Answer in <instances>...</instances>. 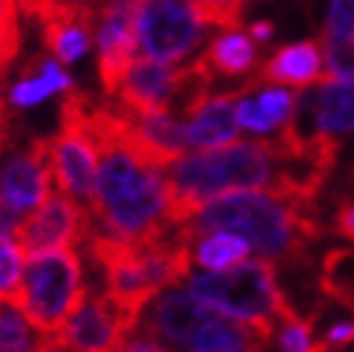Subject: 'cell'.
<instances>
[{"instance_id":"obj_1","label":"cell","mask_w":354,"mask_h":352,"mask_svg":"<svg viewBox=\"0 0 354 352\" xmlns=\"http://www.w3.org/2000/svg\"><path fill=\"white\" fill-rule=\"evenodd\" d=\"M84 121L98 148V173L90 202L93 231L118 243H141L173 225V191L162 165L138 156L115 133L113 104L86 98Z\"/></svg>"},{"instance_id":"obj_2","label":"cell","mask_w":354,"mask_h":352,"mask_svg":"<svg viewBox=\"0 0 354 352\" xmlns=\"http://www.w3.org/2000/svg\"><path fill=\"white\" fill-rule=\"evenodd\" d=\"M182 237L199 231H234L268 263L306 260L323 237L317 208L282 191H227L196 205L176 222Z\"/></svg>"},{"instance_id":"obj_3","label":"cell","mask_w":354,"mask_h":352,"mask_svg":"<svg viewBox=\"0 0 354 352\" xmlns=\"http://www.w3.org/2000/svg\"><path fill=\"white\" fill-rule=\"evenodd\" d=\"M90 252L104 277V292L136 318L153 294L182 283L193 269L185 237L170 225L167 231L141 243H118L101 234H90Z\"/></svg>"},{"instance_id":"obj_4","label":"cell","mask_w":354,"mask_h":352,"mask_svg":"<svg viewBox=\"0 0 354 352\" xmlns=\"http://www.w3.org/2000/svg\"><path fill=\"white\" fill-rule=\"evenodd\" d=\"M185 286L210 309L239 324L254 326L262 335H274L279 324L297 309L282 294L277 272L268 260H242L225 272L190 269Z\"/></svg>"},{"instance_id":"obj_5","label":"cell","mask_w":354,"mask_h":352,"mask_svg":"<svg viewBox=\"0 0 354 352\" xmlns=\"http://www.w3.org/2000/svg\"><path fill=\"white\" fill-rule=\"evenodd\" d=\"M84 294V257L78 245H64V249L26 257L21 283L9 294V301L26 315V321L41 335H52L81 303Z\"/></svg>"},{"instance_id":"obj_6","label":"cell","mask_w":354,"mask_h":352,"mask_svg":"<svg viewBox=\"0 0 354 352\" xmlns=\"http://www.w3.org/2000/svg\"><path fill=\"white\" fill-rule=\"evenodd\" d=\"M207 38L196 0H136V44L141 55L176 67Z\"/></svg>"},{"instance_id":"obj_7","label":"cell","mask_w":354,"mask_h":352,"mask_svg":"<svg viewBox=\"0 0 354 352\" xmlns=\"http://www.w3.org/2000/svg\"><path fill=\"white\" fill-rule=\"evenodd\" d=\"M86 98L90 96L78 93L75 87L66 93L61 104V130L49 139V162L55 188L90 208L98 173V148L84 121Z\"/></svg>"},{"instance_id":"obj_8","label":"cell","mask_w":354,"mask_h":352,"mask_svg":"<svg viewBox=\"0 0 354 352\" xmlns=\"http://www.w3.org/2000/svg\"><path fill=\"white\" fill-rule=\"evenodd\" d=\"M133 332L136 318H130L107 292L86 289L58 332L44 335V344L58 352H118Z\"/></svg>"},{"instance_id":"obj_9","label":"cell","mask_w":354,"mask_h":352,"mask_svg":"<svg viewBox=\"0 0 354 352\" xmlns=\"http://www.w3.org/2000/svg\"><path fill=\"white\" fill-rule=\"evenodd\" d=\"M90 211L73 197L55 191L35 211L21 217L12 240L17 243L24 257H32L52 249H64V245H81L84 240H90Z\"/></svg>"},{"instance_id":"obj_10","label":"cell","mask_w":354,"mask_h":352,"mask_svg":"<svg viewBox=\"0 0 354 352\" xmlns=\"http://www.w3.org/2000/svg\"><path fill=\"white\" fill-rule=\"evenodd\" d=\"M207 315L210 306H205L182 280V283H173L150 297L147 306L138 315L136 329L167 346L170 352H179Z\"/></svg>"},{"instance_id":"obj_11","label":"cell","mask_w":354,"mask_h":352,"mask_svg":"<svg viewBox=\"0 0 354 352\" xmlns=\"http://www.w3.org/2000/svg\"><path fill=\"white\" fill-rule=\"evenodd\" d=\"M95 44H98V78L104 96L118 90L121 76L136 61V0H107L95 12Z\"/></svg>"},{"instance_id":"obj_12","label":"cell","mask_w":354,"mask_h":352,"mask_svg":"<svg viewBox=\"0 0 354 352\" xmlns=\"http://www.w3.org/2000/svg\"><path fill=\"white\" fill-rule=\"evenodd\" d=\"M52 162L49 139H32L21 150H15L0 168V200L17 214H29L52 193Z\"/></svg>"},{"instance_id":"obj_13","label":"cell","mask_w":354,"mask_h":352,"mask_svg":"<svg viewBox=\"0 0 354 352\" xmlns=\"http://www.w3.org/2000/svg\"><path fill=\"white\" fill-rule=\"evenodd\" d=\"M294 125L299 130H320L326 136L340 139L354 130V84L351 81H323L317 93L299 98Z\"/></svg>"},{"instance_id":"obj_14","label":"cell","mask_w":354,"mask_h":352,"mask_svg":"<svg viewBox=\"0 0 354 352\" xmlns=\"http://www.w3.org/2000/svg\"><path fill=\"white\" fill-rule=\"evenodd\" d=\"M271 338L254 326L239 324L227 315L210 309L199 329L185 341L179 352H268Z\"/></svg>"},{"instance_id":"obj_15","label":"cell","mask_w":354,"mask_h":352,"mask_svg":"<svg viewBox=\"0 0 354 352\" xmlns=\"http://www.w3.org/2000/svg\"><path fill=\"white\" fill-rule=\"evenodd\" d=\"M317 81H323L320 41H299L282 46L257 76V84H277L291 87V90H306Z\"/></svg>"},{"instance_id":"obj_16","label":"cell","mask_w":354,"mask_h":352,"mask_svg":"<svg viewBox=\"0 0 354 352\" xmlns=\"http://www.w3.org/2000/svg\"><path fill=\"white\" fill-rule=\"evenodd\" d=\"M236 93L210 96L196 113L185 118V136L193 148H222L227 142L239 139V121H236Z\"/></svg>"},{"instance_id":"obj_17","label":"cell","mask_w":354,"mask_h":352,"mask_svg":"<svg viewBox=\"0 0 354 352\" xmlns=\"http://www.w3.org/2000/svg\"><path fill=\"white\" fill-rule=\"evenodd\" d=\"M93 24H95L93 12H73V9L44 17L41 29H44V41H46L49 55L64 67L81 61L93 44V35H95Z\"/></svg>"},{"instance_id":"obj_18","label":"cell","mask_w":354,"mask_h":352,"mask_svg":"<svg viewBox=\"0 0 354 352\" xmlns=\"http://www.w3.org/2000/svg\"><path fill=\"white\" fill-rule=\"evenodd\" d=\"M205 69L210 76H225V78H239L251 76L259 67V52L254 46V38L239 26L222 29L214 41L207 44V49L199 55Z\"/></svg>"},{"instance_id":"obj_19","label":"cell","mask_w":354,"mask_h":352,"mask_svg":"<svg viewBox=\"0 0 354 352\" xmlns=\"http://www.w3.org/2000/svg\"><path fill=\"white\" fill-rule=\"evenodd\" d=\"M73 78L64 69V64H58L55 58H35L32 67L24 69V76L12 84L9 90V101L15 107H35V104L46 101L55 93H69L73 90Z\"/></svg>"},{"instance_id":"obj_20","label":"cell","mask_w":354,"mask_h":352,"mask_svg":"<svg viewBox=\"0 0 354 352\" xmlns=\"http://www.w3.org/2000/svg\"><path fill=\"white\" fill-rule=\"evenodd\" d=\"M185 243L190 252V263L205 272L234 269L236 263L248 260L251 254V245L234 231H199L185 237Z\"/></svg>"},{"instance_id":"obj_21","label":"cell","mask_w":354,"mask_h":352,"mask_svg":"<svg viewBox=\"0 0 354 352\" xmlns=\"http://www.w3.org/2000/svg\"><path fill=\"white\" fill-rule=\"evenodd\" d=\"M320 286L331 303L354 312V249H331L326 254Z\"/></svg>"},{"instance_id":"obj_22","label":"cell","mask_w":354,"mask_h":352,"mask_svg":"<svg viewBox=\"0 0 354 352\" xmlns=\"http://www.w3.org/2000/svg\"><path fill=\"white\" fill-rule=\"evenodd\" d=\"M44 335L35 329L26 315L9 297H0V349L3 352H35Z\"/></svg>"},{"instance_id":"obj_23","label":"cell","mask_w":354,"mask_h":352,"mask_svg":"<svg viewBox=\"0 0 354 352\" xmlns=\"http://www.w3.org/2000/svg\"><path fill=\"white\" fill-rule=\"evenodd\" d=\"M323 64L331 81H351L354 84V35H320Z\"/></svg>"},{"instance_id":"obj_24","label":"cell","mask_w":354,"mask_h":352,"mask_svg":"<svg viewBox=\"0 0 354 352\" xmlns=\"http://www.w3.org/2000/svg\"><path fill=\"white\" fill-rule=\"evenodd\" d=\"M257 87H262V90L254 96L262 116L271 121L274 130L286 127L288 121L294 118V113H297L299 93H294L291 87H271V84H257Z\"/></svg>"},{"instance_id":"obj_25","label":"cell","mask_w":354,"mask_h":352,"mask_svg":"<svg viewBox=\"0 0 354 352\" xmlns=\"http://www.w3.org/2000/svg\"><path fill=\"white\" fill-rule=\"evenodd\" d=\"M17 0H0V76L9 69L21 52V21H17Z\"/></svg>"},{"instance_id":"obj_26","label":"cell","mask_w":354,"mask_h":352,"mask_svg":"<svg viewBox=\"0 0 354 352\" xmlns=\"http://www.w3.org/2000/svg\"><path fill=\"white\" fill-rule=\"evenodd\" d=\"M279 352H314V318H303L299 312L288 315L277 329Z\"/></svg>"},{"instance_id":"obj_27","label":"cell","mask_w":354,"mask_h":352,"mask_svg":"<svg viewBox=\"0 0 354 352\" xmlns=\"http://www.w3.org/2000/svg\"><path fill=\"white\" fill-rule=\"evenodd\" d=\"M248 6V0H196V9L202 15V21L207 26H239L242 9Z\"/></svg>"},{"instance_id":"obj_28","label":"cell","mask_w":354,"mask_h":352,"mask_svg":"<svg viewBox=\"0 0 354 352\" xmlns=\"http://www.w3.org/2000/svg\"><path fill=\"white\" fill-rule=\"evenodd\" d=\"M21 249H17V243L6 234H0V297H9L17 283H21Z\"/></svg>"},{"instance_id":"obj_29","label":"cell","mask_w":354,"mask_h":352,"mask_svg":"<svg viewBox=\"0 0 354 352\" xmlns=\"http://www.w3.org/2000/svg\"><path fill=\"white\" fill-rule=\"evenodd\" d=\"M104 3H107V0H17V6H21L26 15L38 17V21H44V17L55 15V12H66V9L95 15Z\"/></svg>"},{"instance_id":"obj_30","label":"cell","mask_w":354,"mask_h":352,"mask_svg":"<svg viewBox=\"0 0 354 352\" xmlns=\"http://www.w3.org/2000/svg\"><path fill=\"white\" fill-rule=\"evenodd\" d=\"M354 344V318L334 321L320 338H314V352H343Z\"/></svg>"},{"instance_id":"obj_31","label":"cell","mask_w":354,"mask_h":352,"mask_svg":"<svg viewBox=\"0 0 354 352\" xmlns=\"http://www.w3.org/2000/svg\"><path fill=\"white\" fill-rule=\"evenodd\" d=\"M323 32H331V35H354V0H331Z\"/></svg>"},{"instance_id":"obj_32","label":"cell","mask_w":354,"mask_h":352,"mask_svg":"<svg viewBox=\"0 0 354 352\" xmlns=\"http://www.w3.org/2000/svg\"><path fill=\"white\" fill-rule=\"evenodd\" d=\"M334 231L354 243V197H346L334 211Z\"/></svg>"},{"instance_id":"obj_33","label":"cell","mask_w":354,"mask_h":352,"mask_svg":"<svg viewBox=\"0 0 354 352\" xmlns=\"http://www.w3.org/2000/svg\"><path fill=\"white\" fill-rule=\"evenodd\" d=\"M17 222H21V214H17V211H12L3 200H0V234L12 237L15 228H17Z\"/></svg>"},{"instance_id":"obj_34","label":"cell","mask_w":354,"mask_h":352,"mask_svg":"<svg viewBox=\"0 0 354 352\" xmlns=\"http://www.w3.org/2000/svg\"><path fill=\"white\" fill-rule=\"evenodd\" d=\"M248 35H251L254 41H271V35H274V26H271V21H257V24H251V29H248Z\"/></svg>"},{"instance_id":"obj_35","label":"cell","mask_w":354,"mask_h":352,"mask_svg":"<svg viewBox=\"0 0 354 352\" xmlns=\"http://www.w3.org/2000/svg\"><path fill=\"white\" fill-rule=\"evenodd\" d=\"M35 352H58V349H52V346H46V344L41 341V346H38V349H35Z\"/></svg>"},{"instance_id":"obj_36","label":"cell","mask_w":354,"mask_h":352,"mask_svg":"<svg viewBox=\"0 0 354 352\" xmlns=\"http://www.w3.org/2000/svg\"><path fill=\"white\" fill-rule=\"evenodd\" d=\"M0 352H3V349H0Z\"/></svg>"}]
</instances>
